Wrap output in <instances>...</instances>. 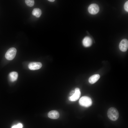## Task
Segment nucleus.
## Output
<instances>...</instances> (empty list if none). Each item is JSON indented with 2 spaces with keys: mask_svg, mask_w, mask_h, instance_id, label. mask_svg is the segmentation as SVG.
<instances>
[{
  "mask_svg": "<svg viewBox=\"0 0 128 128\" xmlns=\"http://www.w3.org/2000/svg\"><path fill=\"white\" fill-rule=\"evenodd\" d=\"M48 117L53 119H58L59 116V114L58 111L55 110H53L49 112L48 113Z\"/></svg>",
  "mask_w": 128,
  "mask_h": 128,
  "instance_id": "nucleus-8",
  "label": "nucleus"
},
{
  "mask_svg": "<svg viewBox=\"0 0 128 128\" xmlns=\"http://www.w3.org/2000/svg\"><path fill=\"white\" fill-rule=\"evenodd\" d=\"M17 50L14 47H12L9 49L6 52L5 57L9 60H11L15 57L16 53Z\"/></svg>",
  "mask_w": 128,
  "mask_h": 128,
  "instance_id": "nucleus-3",
  "label": "nucleus"
},
{
  "mask_svg": "<svg viewBox=\"0 0 128 128\" xmlns=\"http://www.w3.org/2000/svg\"><path fill=\"white\" fill-rule=\"evenodd\" d=\"M75 91H71L70 93V95L71 96L74 93Z\"/></svg>",
  "mask_w": 128,
  "mask_h": 128,
  "instance_id": "nucleus-16",
  "label": "nucleus"
},
{
  "mask_svg": "<svg viewBox=\"0 0 128 128\" xmlns=\"http://www.w3.org/2000/svg\"><path fill=\"white\" fill-rule=\"evenodd\" d=\"M74 91V93L69 98V100L71 101H76L79 99L81 95V92L79 88H76Z\"/></svg>",
  "mask_w": 128,
  "mask_h": 128,
  "instance_id": "nucleus-5",
  "label": "nucleus"
},
{
  "mask_svg": "<svg viewBox=\"0 0 128 128\" xmlns=\"http://www.w3.org/2000/svg\"><path fill=\"white\" fill-rule=\"evenodd\" d=\"M124 9L127 12L128 11V1H127L125 3L124 6Z\"/></svg>",
  "mask_w": 128,
  "mask_h": 128,
  "instance_id": "nucleus-15",
  "label": "nucleus"
},
{
  "mask_svg": "<svg viewBox=\"0 0 128 128\" xmlns=\"http://www.w3.org/2000/svg\"><path fill=\"white\" fill-rule=\"evenodd\" d=\"M100 76L99 74H95L91 76L89 78V82L91 84L95 83L99 79Z\"/></svg>",
  "mask_w": 128,
  "mask_h": 128,
  "instance_id": "nucleus-10",
  "label": "nucleus"
},
{
  "mask_svg": "<svg viewBox=\"0 0 128 128\" xmlns=\"http://www.w3.org/2000/svg\"><path fill=\"white\" fill-rule=\"evenodd\" d=\"M92 43V41L89 37H86L83 39L82 43L83 45L85 47H88L91 46Z\"/></svg>",
  "mask_w": 128,
  "mask_h": 128,
  "instance_id": "nucleus-9",
  "label": "nucleus"
},
{
  "mask_svg": "<svg viewBox=\"0 0 128 128\" xmlns=\"http://www.w3.org/2000/svg\"><path fill=\"white\" fill-rule=\"evenodd\" d=\"M23 127L22 124L19 123L16 125H15L12 126L11 128H22Z\"/></svg>",
  "mask_w": 128,
  "mask_h": 128,
  "instance_id": "nucleus-14",
  "label": "nucleus"
},
{
  "mask_svg": "<svg viewBox=\"0 0 128 128\" xmlns=\"http://www.w3.org/2000/svg\"><path fill=\"white\" fill-rule=\"evenodd\" d=\"M120 50L122 51L125 52L128 48V41L126 39H123L120 42L119 45Z\"/></svg>",
  "mask_w": 128,
  "mask_h": 128,
  "instance_id": "nucleus-7",
  "label": "nucleus"
},
{
  "mask_svg": "<svg viewBox=\"0 0 128 128\" xmlns=\"http://www.w3.org/2000/svg\"><path fill=\"white\" fill-rule=\"evenodd\" d=\"M18 76V73L15 72H13L10 73L9 74L10 80L12 82L16 81Z\"/></svg>",
  "mask_w": 128,
  "mask_h": 128,
  "instance_id": "nucleus-11",
  "label": "nucleus"
},
{
  "mask_svg": "<svg viewBox=\"0 0 128 128\" xmlns=\"http://www.w3.org/2000/svg\"><path fill=\"white\" fill-rule=\"evenodd\" d=\"M25 2L27 5L30 7L33 6L34 4V1L33 0H26Z\"/></svg>",
  "mask_w": 128,
  "mask_h": 128,
  "instance_id": "nucleus-13",
  "label": "nucleus"
},
{
  "mask_svg": "<svg viewBox=\"0 0 128 128\" xmlns=\"http://www.w3.org/2000/svg\"><path fill=\"white\" fill-rule=\"evenodd\" d=\"M79 103L81 106L88 107L92 105V101L90 97L87 96H83L80 99Z\"/></svg>",
  "mask_w": 128,
  "mask_h": 128,
  "instance_id": "nucleus-2",
  "label": "nucleus"
},
{
  "mask_svg": "<svg viewBox=\"0 0 128 128\" xmlns=\"http://www.w3.org/2000/svg\"><path fill=\"white\" fill-rule=\"evenodd\" d=\"M107 114L109 118L113 121L117 120L119 116L118 110L116 108L113 107H111L108 109Z\"/></svg>",
  "mask_w": 128,
  "mask_h": 128,
  "instance_id": "nucleus-1",
  "label": "nucleus"
},
{
  "mask_svg": "<svg viewBox=\"0 0 128 128\" xmlns=\"http://www.w3.org/2000/svg\"><path fill=\"white\" fill-rule=\"evenodd\" d=\"M42 64L40 62H33L29 63L28 67L32 70H37L41 68L42 66Z\"/></svg>",
  "mask_w": 128,
  "mask_h": 128,
  "instance_id": "nucleus-6",
  "label": "nucleus"
},
{
  "mask_svg": "<svg viewBox=\"0 0 128 128\" xmlns=\"http://www.w3.org/2000/svg\"><path fill=\"white\" fill-rule=\"evenodd\" d=\"M48 0L51 2H53L54 1H55V0Z\"/></svg>",
  "mask_w": 128,
  "mask_h": 128,
  "instance_id": "nucleus-17",
  "label": "nucleus"
},
{
  "mask_svg": "<svg viewBox=\"0 0 128 128\" xmlns=\"http://www.w3.org/2000/svg\"><path fill=\"white\" fill-rule=\"evenodd\" d=\"M99 8L98 5L95 4L90 5L88 8V10L89 13L92 14H97L99 12Z\"/></svg>",
  "mask_w": 128,
  "mask_h": 128,
  "instance_id": "nucleus-4",
  "label": "nucleus"
},
{
  "mask_svg": "<svg viewBox=\"0 0 128 128\" xmlns=\"http://www.w3.org/2000/svg\"><path fill=\"white\" fill-rule=\"evenodd\" d=\"M32 13L33 15L37 17L38 18L41 16L42 14V11L40 9L38 8H35L33 9Z\"/></svg>",
  "mask_w": 128,
  "mask_h": 128,
  "instance_id": "nucleus-12",
  "label": "nucleus"
}]
</instances>
